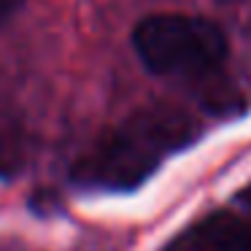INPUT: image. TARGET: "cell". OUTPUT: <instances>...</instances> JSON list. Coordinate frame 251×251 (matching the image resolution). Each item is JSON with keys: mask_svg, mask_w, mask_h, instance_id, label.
<instances>
[{"mask_svg": "<svg viewBox=\"0 0 251 251\" xmlns=\"http://www.w3.org/2000/svg\"><path fill=\"white\" fill-rule=\"evenodd\" d=\"M22 6H25V0H0V25L8 22Z\"/></svg>", "mask_w": 251, "mask_h": 251, "instance_id": "obj_5", "label": "cell"}, {"mask_svg": "<svg viewBox=\"0 0 251 251\" xmlns=\"http://www.w3.org/2000/svg\"><path fill=\"white\" fill-rule=\"evenodd\" d=\"M27 205L33 208V213H38V216H54V213L62 211L60 195H54L51 189H38L33 197H30Z\"/></svg>", "mask_w": 251, "mask_h": 251, "instance_id": "obj_4", "label": "cell"}, {"mask_svg": "<svg viewBox=\"0 0 251 251\" xmlns=\"http://www.w3.org/2000/svg\"><path fill=\"white\" fill-rule=\"evenodd\" d=\"M238 202H240L243 208H249V211H251V184H249V186H246V189L238 195Z\"/></svg>", "mask_w": 251, "mask_h": 251, "instance_id": "obj_6", "label": "cell"}, {"mask_svg": "<svg viewBox=\"0 0 251 251\" xmlns=\"http://www.w3.org/2000/svg\"><path fill=\"white\" fill-rule=\"evenodd\" d=\"M249 76H251V41H249Z\"/></svg>", "mask_w": 251, "mask_h": 251, "instance_id": "obj_7", "label": "cell"}, {"mask_svg": "<svg viewBox=\"0 0 251 251\" xmlns=\"http://www.w3.org/2000/svg\"><path fill=\"white\" fill-rule=\"evenodd\" d=\"M141 62L157 76H202L227 57V38L211 19L154 14L132 30Z\"/></svg>", "mask_w": 251, "mask_h": 251, "instance_id": "obj_2", "label": "cell"}, {"mask_svg": "<svg viewBox=\"0 0 251 251\" xmlns=\"http://www.w3.org/2000/svg\"><path fill=\"white\" fill-rule=\"evenodd\" d=\"M200 251H251V224L229 211H213L195 229Z\"/></svg>", "mask_w": 251, "mask_h": 251, "instance_id": "obj_3", "label": "cell"}, {"mask_svg": "<svg viewBox=\"0 0 251 251\" xmlns=\"http://www.w3.org/2000/svg\"><path fill=\"white\" fill-rule=\"evenodd\" d=\"M165 251H178V246H168V249H165Z\"/></svg>", "mask_w": 251, "mask_h": 251, "instance_id": "obj_8", "label": "cell"}, {"mask_svg": "<svg viewBox=\"0 0 251 251\" xmlns=\"http://www.w3.org/2000/svg\"><path fill=\"white\" fill-rule=\"evenodd\" d=\"M197 138V125L178 108L157 105L132 114L98 141L71 170V181L87 192L138 189L173 151Z\"/></svg>", "mask_w": 251, "mask_h": 251, "instance_id": "obj_1", "label": "cell"}]
</instances>
